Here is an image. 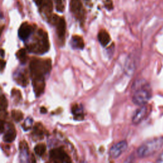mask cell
<instances>
[{"label":"cell","mask_w":163,"mask_h":163,"mask_svg":"<svg viewBox=\"0 0 163 163\" xmlns=\"http://www.w3.org/2000/svg\"><path fill=\"white\" fill-rule=\"evenodd\" d=\"M8 107V102L4 95H1L0 99V108L1 111H5Z\"/></svg>","instance_id":"d4e9b609"},{"label":"cell","mask_w":163,"mask_h":163,"mask_svg":"<svg viewBox=\"0 0 163 163\" xmlns=\"http://www.w3.org/2000/svg\"><path fill=\"white\" fill-rule=\"evenodd\" d=\"M71 112L75 117V119L78 120H81L84 119V115L83 112L82 108L81 106H79L78 104L74 105L71 108Z\"/></svg>","instance_id":"d6986e66"},{"label":"cell","mask_w":163,"mask_h":163,"mask_svg":"<svg viewBox=\"0 0 163 163\" xmlns=\"http://www.w3.org/2000/svg\"><path fill=\"white\" fill-rule=\"evenodd\" d=\"M56 3V10L57 12H63L64 10V0H55Z\"/></svg>","instance_id":"484cf974"},{"label":"cell","mask_w":163,"mask_h":163,"mask_svg":"<svg viewBox=\"0 0 163 163\" xmlns=\"http://www.w3.org/2000/svg\"><path fill=\"white\" fill-rule=\"evenodd\" d=\"M5 66V61H4L3 60H1V70H3V68H4Z\"/></svg>","instance_id":"f546056e"},{"label":"cell","mask_w":163,"mask_h":163,"mask_svg":"<svg viewBox=\"0 0 163 163\" xmlns=\"http://www.w3.org/2000/svg\"><path fill=\"white\" fill-rule=\"evenodd\" d=\"M29 52L36 54H44L50 48V44L47 33L43 29H38L37 33L31 39V41L26 44Z\"/></svg>","instance_id":"7a4b0ae2"},{"label":"cell","mask_w":163,"mask_h":163,"mask_svg":"<svg viewBox=\"0 0 163 163\" xmlns=\"http://www.w3.org/2000/svg\"><path fill=\"white\" fill-rule=\"evenodd\" d=\"M37 5L40 7L42 10H44L46 14H50L52 10V0H35Z\"/></svg>","instance_id":"2e32d148"},{"label":"cell","mask_w":163,"mask_h":163,"mask_svg":"<svg viewBox=\"0 0 163 163\" xmlns=\"http://www.w3.org/2000/svg\"><path fill=\"white\" fill-rule=\"evenodd\" d=\"M97 39L103 47H106L111 40L109 33L105 30H101L97 35Z\"/></svg>","instance_id":"e0dca14e"},{"label":"cell","mask_w":163,"mask_h":163,"mask_svg":"<svg viewBox=\"0 0 163 163\" xmlns=\"http://www.w3.org/2000/svg\"><path fill=\"white\" fill-rule=\"evenodd\" d=\"M45 133H46V130L44 128L43 125L41 123L36 124L32 130V137L35 138L36 140L43 139Z\"/></svg>","instance_id":"5bb4252c"},{"label":"cell","mask_w":163,"mask_h":163,"mask_svg":"<svg viewBox=\"0 0 163 163\" xmlns=\"http://www.w3.org/2000/svg\"><path fill=\"white\" fill-rule=\"evenodd\" d=\"M34 31V28L31 25L28 24V22H24L21 24L19 29L18 35L19 38L22 41H26L30 37Z\"/></svg>","instance_id":"30bf717a"},{"label":"cell","mask_w":163,"mask_h":163,"mask_svg":"<svg viewBox=\"0 0 163 163\" xmlns=\"http://www.w3.org/2000/svg\"><path fill=\"white\" fill-rule=\"evenodd\" d=\"M12 96L14 102H18L21 99V93L20 91L17 89H13L12 90Z\"/></svg>","instance_id":"cb8c5ba5"},{"label":"cell","mask_w":163,"mask_h":163,"mask_svg":"<svg viewBox=\"0 0 163 163\" xmlns=\"http://www.w3.org/2000/svg\"><path fill=\"white\" fill-rule=\"evenodd\" d=\"M127 148H128V143L126 141L124 140L119 142L112 146L110 149L109 155L112 158L117 159L126 151Z\"/></svg>","instance_id":"8992f818"},{"label":"cell","mask_w":163,"mask_h":163,"mask_svg":"<svg viewBox=\"0 0 163 163\" xmlns=\"http://www.w3.org/2000/svg\"><path fill=\"white\" fill-rule=\"evenodd\" d=\"M32 85L35 95L37 97L41 96L44 93L45 89V77L32 78Z\"/></svg>","instance_id":"ba28073f"},{"label":"cell","mask_w":163,"mask_h":163,"mask_svg":"<svg viewBox=\"0 0 163 163\" xmlns=\"http://www.w3.org/2000/svg\"><path fill=\"white\" fill-rule=\"evenodd\" d=\"M133 91V102L138 106L146 105L152 97V92L149 84L143 79L135 82L132 86Z\"/></svg>","instance_id":"6da1fadb"},{"label":"cell","mask_w":163,"mask_h":163,"mask_svg":"<svg viewBox=\"0 0 163 163\" xmlns=\"http://www.w3.org/2000/svg\"><path fill=\"white\" fill-rule=\"evenodd\" d=\"M105 7L108 10H111L113 9V3L112 0H106Z\"/></svg>","instance_id":"4316f807"},{"label":"cell","mask_w":163,"mask_h":163,"mask_svg":"<svg viewBox=\"0 0 163 163\" xmlns=\"http://www.w3.org/2000/svg\"><path fill=\"white\" fill-rule=\"evenodd\" d=\"M52 61L49 59L32 58L29 63L30 75L32 78L45 77L50 72Z\"/></svg>","instance_id":"3957f363"},{"label":"cell","mask_w":163,"mask_h":163,"mask_svg":"<svg viewBox=\"0 0 163 163\" xmlns=\"http://www.w3.org/2000/svg\"><path fill=\"white\" fill-rule=\"evenodd\" d=\"M71 47L75 48V49L82 50L85 46L83 38L78 35L73 36V37L71 40Z\"/></svg>","instance_id":"ac0fdd59"},{"label":"cell","mask_w":163,"mask_h":163,"mask_svg":"<svg viewBox=\"0 0 163 163\" xmlns=\"http://www.w3.org/2000/svg\"><path fill=\"white\" fill-rule=\"evenodd\" d=\"M12 117L16 122H19L23 119L24 115L21 111L14 110L12 111Z\"/></svg>","instance_id":"7402d4cb"},{"label":"cell","mask_w":163,"mask_h":163,"mask_svg":"<svg viewBox=\"0 0 163 163\" xmlns=\"http://www.w3.org/2000/svg\"><path fill=\"white\" fill-rule=\"evenodd\" d=\"M157 162H160V163H163V152H162L161 154H160V155L159 156L157 161H156Z\"/></svg>","instance_id":"83f0119b"},{"label":"cell","mask_w":163,"mask_h":163,"mask_svg":"<svg viewBox=\"0 0 163 163\" xmlns=\"http://www.w3.org/2000/svg\"><path fill=\"white\" fill-rule=\"evenodd\" d=\"M50 159L55 162H71V158L63 148L52 149L49 153Z\"/></svg>","instance_id":"5b68a950"},{"label":"cell","mask_w":163,"mask_h":163,"mask_svg":"<svg viewBox=\"0 0 163 163\" xmlns=\"http://www.w3.org/2000/svg\"><path fill=\"white\" fill-rule=\"evenodd\" d=\"M16 57H17V58L22 64H24L26 63L28 59L26 50L24 49V48H21V49L19 50L17 52V53H16Z\"/></svg>","instance_id":"ffe728a7"},{"label":"cell","mask_w":163,"mask_h":163,"mask_svg":"<svg viewBox=\"0 0 163 163\" xmlns=\"http://www.w3.org/2000/svg\"><path fill=\"white\" fill-rule=\"evenodd\" d=\"M56 26L57 34L61 40H63L66 33V22L63 18H59L55 24Z\"/></svg>","instance_id":"4fadbf2b"},{"label":"cell","mask_w":163,"mask_h":163,"mask_svg":"<svg viewBox=\"0 0 163 163\" xmlns=\"http://www.w3.org/2000/svg\"><path fill=\"white\" fill-rule=\"evenodd\" d=\"M47 112V110L46 108H45L44 106H42L41 107V108H40V113H43V114H45V113H46Z\"/></svg>","instance_id":"f1b7e54d"},{"label":"cell","mask_w":163,"mask_h":163,"mask_svg":"<svg viewBox=\"0 0 163 163\" xmlns=\"http://www.w3.org/2000/svg\"><path fill=\"white\" fill-rule=\"evenodd\" d=\"M1 57H4V50H3V49H1Z\"/></svg>","instance_id":"4dcf8cb0"},{"label":"cell","mask_w":163,"mask_h":163,"mask_svg":"<svg viewBox=\"0 0 163 163\" xmlns=\"http://www.w3.org/2000/svg\"><path fill=\"white\" fill-rule=\"evenodd\" d=\"M163 146V138H155L149 140L137 150V155L140 158L148 157L155 154Z\"/></svg>","instance_id":"277c9868"},{"label":"cell","mask_w":163,"mask_h":163,"mask_svg":"<svg viewBox=\"0 0 163 163\" xmlns=\"http://www.w3.org/2000/svg\"><path fill=\"white\" fill-rule=\"evenodd\" d=\"M17 136L16 129L14 126L11 123H9L6 126L5 133L3 135V141L5 143H12L14 141Z\"/></svg>","instance_id":"7c38bea8"},{"label":"cell","mask_w":163,"mask_h":163,"mask_svg":"<svg viewBox=\"0 0 163 163\" xmlns=\"http://www.w3.org/2000/svg\"><path fill=\"white\" fill-rule=\"evenodd\" d=\"M32 122H33V120L31 117H28L25 120L24 124H22V128H23L24 131H28L31 128Z\"/></svg>","instance_id":"603a6c76"},{"label":"cell","mask_w":163,"mask_h":163,"mask_svg":"<svg viewBox=\"0 0 163 163\" xmlns=\"http://www.w3.org/2000/svg\"><path fill=\"white\" fill-rule=\"evenodd\" d=\"M20 149V160L21 162H28L29 157V147L26 142L23 141L19 144Z\"/></svg>","instance_id":"9a60e30c"},{"label":"cell","mask_w":163,"mask_h":163,"mask_svg":"<svg viewBox=\"0 0 163 163\" xmlns=\"http://www.w3.org/2000/svg\"><path fill=\"white\" fill-rule=\"evenodd\" d=\"M34 151L36 154L41 157V156L44 155L46 152V145L44 143H38L35 146Z\"/></svg>","instance_id":"44dd1931"},{"label":"cell","mask_w":163,"mask_h":163,"mask_svg":"<svg viewBox=\"0 0 163 163\" xmlns=\"http://www.w3.org/2000/svg\"><path fill=\"white\" fill-rule=\"evenodd\" d=\"M148 108L147 106L143 105L140 108L137 109L133 116L132 122L135 124H138L141 122L143 120L145 119L146 115H148Z\"/></svg>","instance_id":"8fae6325"},{"label":"cell","mask_w":163,"mask_h":163,"mask_svg":"<svg viewBox=\"0 0 163 163\" xmlns=\"http://www.w3.org/2000/svg\"><path fill=\"white\" fill-rule=\"evenodd\" d=\"M14 80L16 83L22 87H26L29 84L28 73L26 70L19 69L14 73Z\"/></svg>","instance_id":"9c48e42d"},{"label":"cell","mask_w":163,"mask_h":163,"mask_svg":"<svg viewBox=\"0 0 163 163\" xmlns=\"http://www.w3.org/2000/svg\"><path fill=\"white\" fill-rule=\"evenodd\" d=\"M70 8L71 11L75 15L79 20L80 21H84L85 14L80 0H71Z\"/></svg>","instance_id":"52a82bcc"}]
</instances>
